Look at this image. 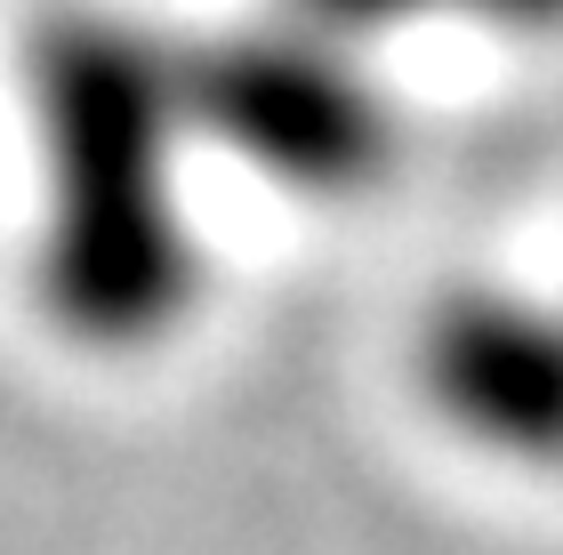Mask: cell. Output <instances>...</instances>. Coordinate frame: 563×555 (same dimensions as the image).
I'll return each instance as SVG.
<instances>
[{
  "label": "cell",
  "mask_w": 563,
  "mask_h": 555,
  "mask_svg": "<svg viewBox=\"0 0 563 555\" xmlns=\"http://www.w3.org/2000/svg\"><path fill=\"white\" fill-rule=\"evenodd\" d=\"M48 145L41 298L89 346L162 338L201 290L194 218L177 201L186 57L130 16H57L33 48Z\"/></svg>",
  "instance_id": "obj_1"
},
{
  "label": "cell",
  "mask_w": 563,
  "mask_h": 555,
  "mask_svg": "<svg viewBox=\"0 0 563 555\" xmlns=\"http://www.w3.org/2000/svg\"><path fill=\"white\" fill-rule=\"evenodd\" d=\"M186 121L290 193H354L395 154V113L363 73V48L282 16L258 33L177 41Z\"/></svg>",
  "instance_id": "obj_2"
},
{
  "label": "cell",
  "mask_w": 563,
  "mask_h": 555,
  "mask_svg": "<svg viewBox=\"0 0 563 555\" xmlns=\"http://www.w3.org/2000/svg\"><path fill=\"white\" fill-rule=\"evenodd\" d=\"M427 395L467 443L516 467H563V307L467 290L434 307L419 346Z\"/></svg>",
  "instance_id": "obj_3"
},
{
  "label": "cell",
  "mask_w": 563,
  "mask_h": 555,
  "mask_svg": "<svg viewBox=\"0 0 563 555\" xmlns=\"http://www.w3.org/2000/svg\"><path fill=\"white\" fill-rule=\"evenodd\" d=\"M434 9H451V0H282V16L314 24V33L346 41V48H378L387 33H402V24H419Z\"/></svg>",
  "instance_id": "obj_4"
},
{
  "label": "cell",
  "mask_w": 563,
  "mask_h": 555,
  "mask_svg": "<svg viewBox=\"0 0 563 555\" xmlns=\"http://www.w3.org/2000/svg\"><path fill=\"white\" fill-rule=\"evenodd\" d=\"M451 9H475L507 33H563V0H451Z\"/></svg>",
  "instance_id": "obj_5"
}]
</instances>
